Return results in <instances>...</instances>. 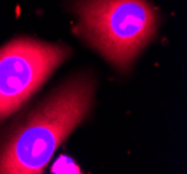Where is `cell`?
<instances>
[{
	"label": "cell",
	"instance_id": "obj_3",
	"mask_svg": "<svg viewBox=\"0 0 187 174\" xmlns=\"http://www.w3.org/2000/svg\"><path fill=\"white\" fill-rule=\"evenodd\" d=\"M70 55L69 47L15 39L0 49V119L23 106Z\"/></svg>",
	"mask_w": 187,
	"mask_h": 174
},
{
	"label": "cell",
	"instance_id": "obj_2",
	"mask_svg": "<svg viewBox=\"0 0 187 174\" xmlns=\"http://www.w3.org/2000/svg\"><path fill=\"white\" fill-rule=\"evenodd\" d=\"M78 32L119 68H127L156 31L158 17L145 0H80Z\"/></svg>",
	"mask_w": 187,
	"mask_h": 174
},
{
	"label": "cell",
	"instance_id": "obj_4",
	"mask_svg": "<svg viewBox=\"0 0 187 174\" xmlns=\"http://www.w3.org/2000/svg\"><path fill=\"white\" fill-rule=\"evenodd\" d=\"M52 170L53 173H81L78 166H76L73 160L66 156L59 157V160L55 163Z\"/></svg>",
	"mask_w": 187,
	"mask_h": 174
},
{
	"label": "cell",
	"instance_id": "obj_1",
	"mask_svg": "<svg viewBox=\"0 0 187 174\" xmlns=\"http://www.w3.org/2000/svg\"><path fill=\"white\" fill-rule=\"evenodd\" d=\"M94 91L92 79L77 77L53 93L3 146L0 173H41L60 142L91 109Z\"/></svg>",
	"mask_w": 187,
	"mask_h": 174
}]
</instances>
